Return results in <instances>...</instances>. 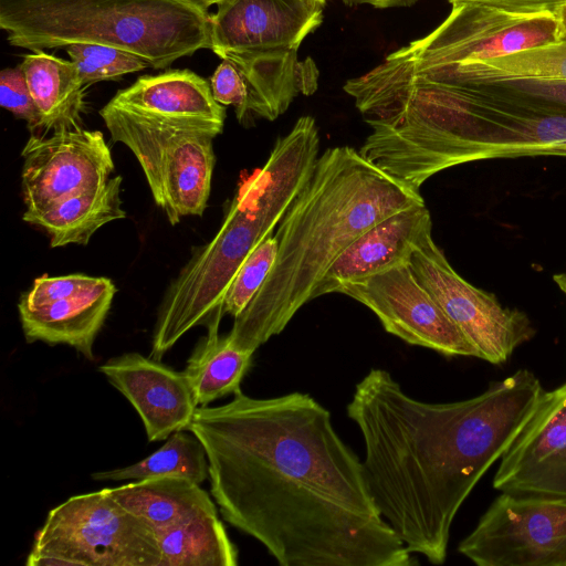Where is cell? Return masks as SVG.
I'll list each match as a JSON object with an SVG mask.
<instances>
[{
  "mask_svg": "<svg viewBox=\"0 0 566 566\" xmlns=\"http://www.w3.org/2000/svg\"><path fill=\"white\" fill-rule=\"evenodd\" d=\"M198 407L188 429L202 443L224 521L281 566H412L379 512L363 461L308 394L254 398L241 390Z\"/></svg>",
  "mask_w": 566,
  "mask_h": 566,
  "instance_id": "cell-1",
  "label": "cell"
},
{
  "mask_svg": "<svg viewBox=\"0 0 566 566\" xmlns=\"http://www.w3.org/2000/svg\"><path fill=\"white\" fill-rule=\"evenodd\" d=\"M544 391L527 369L491 382L479 396L444 403L409 396L380 368L356 385L347 416L361 433L367 482L382 517L412 555L444 563L461 505Z\"/></svg>",
  "mask_w": 566,
  "mask_h": 566,
  "instance_id": "cell-2",
  "label": "cell"
},
{
  "mask_svg": "<svg viewBox=\"0 0 566 566\" xmlns=\"http://www.w3.org/2000/svg\"><path fill=\"white\" fill-rule=\"evenodd\" d=\"M356 103L371 128L364 156L418 191L433 175L475 160L566 157V108L510 85L360 86Z\"/></svg>",
  "mask_w": 566,
  "mask_h": 566,
  "instance_id": "cell-3",
  "label": "cell"
},
{
  "mask_svg": "<svg viewBox=\"0 0 566 566\" xmlns=\"http://www.w3.org/2000/svg\"><path fill=\"white\" fill-rule=\"evenodd\" d=\"M424 203L420 191L391 177L350 146L319 155L313 175L275 233V264L228 336L254 352L279 335L318 282L356 238L407 207Z\"/></svg>",
  "mask_w": 566,
  "mask_h": 566,
  "instance_id": "cell-4",
  "label": "cell"
},
{
  "mask_svg": "<svg viewBox=\"0 0 566 566\" xmlns=\"http://www.w3.org/2000/svg\"><path fill=\"white\" fill-rule=\"evenodd\" d=\"M321 139L295 125L276 139L263 167L238 189L216 235L196 248L169 284L154 328L150 357L160 359L187 332L223 315V301L237 272L273 233L310 181Z\"/></svg>",
  "mask_w": 566,
  "mask_h": 566,
  "instance_id": "cell-5",
  "label": "cell"
},
{
  "mask_svg": "<svg viewBox=\"0 0 566 566\" xmlns=\"http://www.w3.org/2000/svg\"><path fill=\"white\" fill-rule=\"evenodd\" d=\"M0 28L13 46L102 44L156 70L211 46V14L189 0H0Z\"/></svg>",
  "mask_w": 566,
  "mask_h": 566,
  "instance_id": "cell-6",
  "label": "cell"
},
{
  "mask_svg": "<svg viewBox=\"0 0 566 566\" xmlns=\"http://www.w3.org/2000/svg\"><path fill=\"white\" fill-rule=\"evenodd\" d=\"M156 528L119 504L108 489L74 495L52 509L28 566H159Z\"/></svg>",
  "mask_w": 566,
  "mask_h": 566,
  "instance_id": "cell-7",
  "label": "cell"
},
{
  "mask_svg": "<svg viewBox=\"0 0 566 566\" xmlns=\"http://www.w3.org/2000/svg\"><path fill=\"white\" fill-rule=\"evenodd\" d=\"M114 143L137 158L156 205L170 224L201 217L207 208L216 164L213 138L191 127L161 123L117 107L99 111Z\"/></svg>",
  "mask_w": 566,
  "mask_h": 566,
  "instance_id": "cell-8",
  "label": "cell"
},
{
  "mask_svg": "<svg viewBox=\"0 0 566 566\" xmlns=\"http://www.w3.org/2000/svg\"><path fill=\"white\" fill-rule=\"evenodd\" d=\"M451 4L450 13L436 29L389 55L408 63L447 65L563 41L553 11H512L476 2Z\"/></svg>",
  "mask_w": 566,
  "mask_h": 566,
  "instance_id": "cell-9",
  "label": "cell"
},
{
  "mask_svg": "<svg viewBox=\"0 0 566 566\" xmlns=\"http://www.w3.org/2000/svg\"><path fill=\"white\" fill-rule=\"evenodd\" d=\"M458 551L478 566H566V496L502 492Z\"/></svg>",
  "mask_w": 566,
  "mask_h": 566,
  "instance_id": "cell-10",
  "label": "cell"
},
{
  "mask_svg": "<svg viewBox=\"0 0 566 566\" xmlns=\"http://www.w3.org/2000/svg\"><path fill=\"white\" fill-rule=\"evenodd\" d=\"M409 265L449 318L491 364L505 363L535 334L530 318L502 306L497 298L465 281L427 231L415 247Z\"/></svg>",
  "mask_w": 566,
  "mask_h": 566,
  "instance_id": "cell-11",
  "label": "cell"
},
{
  "mask_svg": "<svg viewBox=\"0 0 566 566\" xmlns=\"http://www.w3.org/2000/svg\"><path fill=\"white\" fill-rule=\"evenodd\" d=\"M339 293L368 307L389 334L408 344L444 356L479 358L478 350L417 279L409 263L349 283Z\"/></svg>",
  "mask_w": 566,
  "mask_h": 566,
  "instance_id": "cell-12",
  "label": "cell"
},
{
  "mask_svg": "<svg viewBox=\"0 0 566 566\" xmlns=\"http://www.w3.org/2000/svg\"><path fill=\"white\" fill-rule=\"evenodd\" d=\"M21 155L25 213L105 184L115 168L103 133L84 128L54 132L51 137L31 134Z\"/></svg>",
  "mask_w": 566,
  "mask_h": 566,
  "instance_id": "cell-13",
  "label": "cell"
},
{
  "mask_svg": "<svg viewBox=\"0 0 566 566\" xmlns=\"http://www.w3.org/2000/svg\"><path fill=\"white\" fill-rule=\"evenodd\" d=\"M493 488L517 494L566 496V382L543 392L502 455Z\"/></svg>",
  "mask_w": 566,
  "mask_h": 566,
  "instance_id": "cell-14",
  "label": "cell"
},
{
  "mask_svg": "<svg viewBox=\"0 0 566 566\" xmlns=\"http://www.w3.org/2000/svg\"><path fill=\"white\" fill-rule=\"evenodd\" d=\"M323 7L316 0H227L211 14L210 50L221 60L298 50L322 23Z\"/></svg>",
  "mask_w": 566,
  "mask_h": 566,
  "instance_id": "cell-15",
  "label": "cell"
},
{
  "mask_svg": "<svg viewBox=\"0 0 566 566\" xmlns=\"http://www.w3.org/2000/svg\"><path fill=\"white\" fill-rule=\"evenodd\" d=\"M98 369L136 409L149 441L189 429L198 403L185 371L138 353L113 357Z\"/></svg>",
  "mask_w": 566,
  "mask_h": 566,
  "instance_id": "cell-16",
  "label": "cell"
},
{
  "mask_svg": "<svg viewBox=\"0 0 566 566\" xmlns=\"http://www.w3.org/2000/svg\"><path fill=\"white\" fill-rule=\"evenodd\" d=\"M432 230L429 209L424 203L407 207L377 222L356 238L336 258L313 293V300L342 287L409 263L411 253Z\"/></svg>",
  "mask_w": 566,
  "mask_h": 566,
  "instance_id": "cell-17",
  "label": "cell"
},
{
  "mask_svg": "<svg viewBox=\"0 0 566 566\" xmlns=\"http://www.w3.org/2000/svg\"><path fill=\"white\" fill-rule=\"evenodd\" d=\"M111 104L156 119L182 125L218 136L222 133L226 108L212 94L211 85L190 70H169L144 75L119 90Z\"/></svg>",
  "mask_w": 566,
  "mask_h": 566,
  "instance_id": "cell-18",
  "label": "cell"
},
{
  "mask_svg": "<svg viewBox=\"0 0 566 566\" xmlns=\"http://www.w3.org/2000/svg\"><path fill=\"white\" fill-rule=\"evenodd\" d=\"M116 287L107 277L82 292L42 306L18 303L22 329L28 342L65 344L93 359V345L109 312Z\"/></svg>",
  "mask_w": 566,
  "mask_h": 566,
  "instance_id": "cell-19",
  "label": "cell"
},
{
  "mask_svg": "<svg viewBox=\"0 0 566 566\" xmlns=\"http://www.w3.org/2000/svg\"><path fill=\"white\" fill-rule=\"evenodd\" d=\"M298 50L268 51L232 55L248 95L251 118L274 120L284 114L298 94L317 88L318 70L310 57L298 59Z\"/></svg>",
  "mask_w": 566,
  "mask_h": 566,
  "instance_id": "cell-20",
  "label": "cell"
},
{
  "mask_svg": "<svg viewBox=\"0 0 566 566\" xmlns=\"http://www.w3.org/2000/svg\"><path fill=\"white\" fill-rule=\"evenodd\" d=\"M122 180V176H115L101 186L60 199L40 212H24L22 219L44 229L52 248L86 245L99 228L126 217L120 199Z\"/></svg>",
  "mask_w": 566,
  "mask_h": 566,
  "instance_id": "cell-21",
  "label": "cell"
},
{
  "mask_svg": "<svg viewBox=\"0 0 566 566\" xmlns=\"http://www.w3.org/2000/svg\"><path fill=\"white\" fill-rule=\"evenodd\" d=\"M19 66L38 107L44 135L82 128L86 86L73 61L38 50L24 55Z\"/></svg>",
  "mask_w": 566,
  "mask_h": 566,
  "instance_id": "cell-22",
  "label": "cell"
},
{
  "mask_svg": "<svg viewBox=\"0 0 566 566\" xmlns=\"http://www.w3.org/2000/svg\"><path fill=\"white\" fill-rule=\"evenodd\" d=\"M125 509L148 521L156 530L202 514L218 513L200 484L182 476L135 481L108 489Z\"/></svg>",
  "mask_w": 566,
  "mask_h": 566,
  "instance_id": "cell-23",
  "label": "cell"
},
{
  "mask_svg": "<svg viewBox=\"0 0 566 566\" xmlns=\"http://www.w3.org/2000/svg\"><path fill=\"white\" fill-rule=\"evenodd\" d=\"M221 317H214L207 325V335L197 344L184 370L198 406L202 407L240 391L252 363L253 353L235 346L228 334L219 335Z\"/></svg>",
  "mask_w": 566,
  "mask_h": 566,
  "instance_id": "cell-24",
  "label": "cell"
},
{
  "mask_svg": "<svg viewBox=\"0 0 566 566\" xmlns=\"http://www.w3.org/2000/svg\"><path fill=\"white\" fill-rule=\"evenodd\" d=\"M159 566H237L238 549L218 513L202 514L156 530Z\"/></svg>",
  "mask_w": 566,
  "mask_h": 566,
  "instance_id": "cell-25",
  "label": "cell"
},
{
  "mask_svg": "<svg viewBox=\"0 0 566 566\" xmlns=\"http://www.w3.org/2000/svg\"><path fill=\"white\" fill-rule=\"evenodd\" d=\"M174 432L163 447L145 459L120 469L95 472L97 481H122L182 476L198 484L209 478V462L202 443L193 434Z\"/></svg>",
  "mask_w": 566,
  "mask_h": 566,
  "instance_id": "cell-26",
  "label": "cell"
},
{
  "mask_svg": "<svg viewBox=\"0 0 566 566\" xmlns=\"http://www.w3.org/2000/svg\"><path fill=\"white\" fill-rule=\"evenodd\" d=\"M65 50L75 63L84 86L149 67L139 56L107 45L82 43L69 45Z\"/></svg>",
  "mask_w": 566,
  "mask_h": 566,
  "instance_id": "cell-27",
  "label": "cell"
},
{
  "mask_svg": "<svg viewBox=\"0 0 566 566\" xmlns=\"http://www.w3.org/2000/svg\"><path fill=\"white\" fill-rule=\"evenodd\" d=\"M279 250L276 234H269L250 253L237 272L223 301V314L239 316L255 296L271 270Z\"/></svg>",
  "mask_w": 566,
  "mask_h": 566,
  "instance_id": "cell-28",
  "label": "cell"
},
{
  "mask_svg": "<svg viewBox=\"0 0 566 566\" xmlns=\"http://www.w3.org/2000/svg\"><path fill=\"white\" fill-rule=\"evenodd\" d=\"M0 105L24 119L32 134L40 129V114L19 65L0 72Z\"/></svg>",
  "mask_w": 566,
  "mask_h": 566,
  "instance_id": "cell-29",
  "label": "cell"
},
{
  "mask_svg": "<svg viewBox=\"0 0 566 566\" xmlns=\"http://www.w3.org/2000/svg\"><path fill=\"white\" fill-rule=\"evenodd\" d=\"M97 276L70 274L62 276L42 275L33 281L31 289L23 293L19 303L35 307L73 296L87 289Z\"/></svg>",
  "mask_w": 566,
  "mask_h": 566,
  "instance_id": "cell-30",
  "label": "cell"
},
{
  "mask_svg": "<svg viewBox=\"0 0 566 566\" xmlns=\"http://www.w3.org/2000/svg\"><path fill=\"white\" fill-rule=\"evenodd\" d=\"M210 85L214 99L223 106H233L237 119L241 124L252 119L245 86L234 62L222 60L211 77Z\"/></svg>",
  "mask_w": 566,
  "mask_h": 566,
  "instance_id": "cell-31",
  "label": "cell"
},
{
  "mask_svg": "<svg viewBox=\"0 0 566 566\" xmlns=\"http://www.w3.org/2000/svg\"><path fill=\"white\" fill-rule=\"evenodd\" d=\"M510 85L531 96L566 108V82H518Z\"/></svg>",
  "mask_w": 566,
  "mask_h": 566,
  "instance_id": "cell-32",
  "label": "cell"
},
{
  "mask_svg": "<svg viewBox=\"0 0 566 566\" xmlns=\"http://www.w3.org/2000/svg\"><path fill=\"white\" fill-rule=\"evenodd\" d=\"M455 2H476L512 11H554L557 7L566 3V0H448Z\"/></svg>",
  "mask_w": 566,
  "mask_h": 566,
  "instance_id": "cell-33",
  "label": "cell"
},
{
  "mask_svg": "<svg viewBox=\"0 0 566 566\" xmlns=\"http://www.w3.org/2000/svg\"><path fill=\"white\" fill-rule=\"evenodd\" d=\"M346 4H369L378 9L411 7L417 0H343Z\"/></svg>",
  "mask_w": 566,
  "mask_h": 566,
  "instance_id": "cell-34",
  "label": "cell"
},
{
  "mask_svg": "<svg viewBox=\"0 0 566 566\" xmlns=\"http://www.w3.org/2000/svg\"><path fill=\"white\" fill-rule=\"evenodd\" d=\"M553 12L559 23L563 40L566 41V3L560 4Z\"/></svg>",
  "mask_w": 566,
  "mask_h": 566,
  "instance_id": "cell-35",
  "label": "cell"
},
{
  "mask_svg": "<svg viewBox=\"0 0 566 566\" xmlns=\"http://www.w3.org/2000/svg\"><path fill=\"white\" fill-rule=\"evenodd\" d=\"M191 1L192 3L197 4L198 7H200L201 9L203 10H208L212 4H220L227 0H189Z\"/></svg>",
  "mask_w": 566,
  "mask_h": 566,
  "instance_id": "cell-36",
  "label": "cell"
},
{
  "mask_svg": "<svg viewBox=\"0 0 566 566\" xmlns=\"http://www.w3.org/2000/svg\"><path fill=\"white\" fill-rule=\"evenodd\" d=\"M554 281L566 295V272L555 275Z\"/></svg>",
  "mask_w": 566,
  "mask_h": 566,
  "instance_id": "cell-37",
  "label": "cell"
},
{
  "mask_svg": "<svg viewBox=\"0 0 566 566\" xmlns=\"http://www.w3.org/2000/svg\"><path fill=\"white\" fill-rule=\"evenodd\" d=\"M316 1H318V2L324 4L327 0H316Z\"/></svg>",
  "mask_w": 566,
  "mask_h": 566,
  "instance_id": "cell-38",
  "label": "cell"
}]
</instances>
